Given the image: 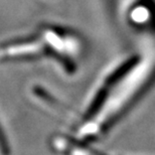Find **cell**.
Segmentation results:
<instances>
[{"instance_id": "1", "label": "cell", "mask_w": 155, "mask_h": 155, "mask_svg": "<svg viewBox=\"0 0 155 155\" xmlns=\"http://www.w3.org/2000/svg\"><path fill=\"white\" fill-rule=\"evenodd\" d=\"M78 41L68 32L58 28H45L40 35L0 45V61L9 58L52 57L58 58L64 69L73 70V54Z\"/></svg>"}, {"instance_id": "2", "label": "cell", "mask_w": 155, "mask_h": 155, "mask_svg": "<svg viewBox=\"0 0 155 155\" xmlns=\"http://www.w3.org/2000/svg\"><path fill=\"white\" fill-rule=\"evenodd\" d=\"M54 146H57L58 150L61 152L66 153V155H103L67 137H58L54 139Z\"/></svg>"}, {"instance_id": "3", "label": "cell", "mask_w": 155, "mask_h": 155, "mask_svg": "<svg viewBox=\"0 0 155 155\" xmlns=\"http://www.w3.org/2000/svg\"><path fill=\"white\" fill-rule=\"evenodd\" d=\"M0 155H10V148L6 137L0 127Z\"/></svg>"}]
</instances>
